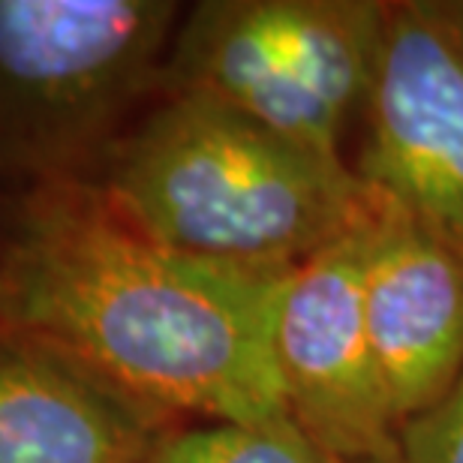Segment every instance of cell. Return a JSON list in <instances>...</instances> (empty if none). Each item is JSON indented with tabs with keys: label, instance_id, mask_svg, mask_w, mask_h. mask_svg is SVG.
Here are the masks:
<instances>
[{
	"label": "cell",
	"instance_id": "11",
	"mask_svg": "<svg viewBox=\"0 0 463 463\" xmlns=\"http://www.w3.org/2000/svg\"><path fill=\"white\" fill-rule=\"evenodd\" d=\"M451 244H455V247L460 250V253H463V238H460V241H451Z\"/></svg>",
	"mask_w": 463,
	"mask_h": 463
},
{
	"label": "cell",
	"instance_id": "8",
	"mask_svg": "<svg viewBox=\"0 0 463 463\" xmlns=\"http://www.w3.org/2000/svg\"><path fill=\"white\" fill-rule=\"evenodd\" d=\"M175 421L61 349L0 328V463H142Z\"/></svg>",
	"mask_w": 463,
	"mask_h": 463
},
{
	"label": "cell",
	"instance_id": "9",
	"mask_svg": "<svg viewBox=\"0 0 463 463\" xmlns=\"http://www.w3.org/2000/svg\"><path fill=\"white\" fill-rule=\"evenodd\" d=\"M142 463H340L292 421H175Z\"/></svg>",
	"mask_w": 463,
	"mask_h": 463
},
{
	"label": "cell",
	"instance_id": "7",
	"mask_svg": "<svg viewBox=\"0 0 463 463\" xmlns=\"http://www.w3.org/2000/svg\"><path fill=\"white\" fill-rule=\"evenodd\" d=\"M361 310L401 424L460 383L463 253L392 202H383L364 232Z\"/></svg>",
	"mask_w": 463,
	"mask_h": 463
},
{
	"label": "cell",
	"instance_id": "4",
	"mask_svg": "<svg viewBox=\"0 0 463 463\" xmlns=\"http://www.w3.org/2000/svg\"><path fill=\"white\" fill-rule=\"evenodd\" d=\"M388 4L202 0L181 15L160 94H199L340 156L379 72Z\"/></svg>",
	"mask_w": 463,
	"mask_h": 463
},
{
	"label": "cell",
	"instance_id": "3",
	"mask_svg": "<svg viewBox=\"0 0 463 463\" xmlns=\"http://www.w3.org/2000/svg\"><path fill=\"white\" fill-rule=\"evenodd\" d=\"M175 0H0V187L88 181L160 94Z\"/></svg>",
	"mask_w": 463,
	"mask_h": 463
},
{
	"label": "cell",
	"instance_id": "10",
	"mask_svg": "<svg viewBox=\"0 0 463 463\" xmlns=\"http://www.w3.org/2000/svg\"><path fill=\"white\" fill-rule=\"evenodd\" d=\"M385 463H463V376L437 406L406 419Z\"/></svg>",
	"mask_w": 463,
	"mask_h": 463
},
{
	"label": "cell",
	"instance_id": "1",
	"mask_svg": "<svg viewBox=\"0 0 463 463\" xmlns=\"http://www.w3.org/2000/svg\"><path fill=\"white\" fill-rule=\"evenodd\" d=\"M292 271L175 253L81 181L0 199V328L178 421H289L274 326Z\"/></svg>",
	"mask_w": 463,
	"mask_h": 463
},
{
	"label": "cell",
	"instance_id": "5",
	"mask_svg": "<svg viewBox=\"0 0 463 463\" xmlns=\"http://www.w3.org/2000/svg\"><path fill=\"white\" fill-rule=\"evenodd\" d=\"M352 169L442 238H463V0L388 4Z\"/></svg>",
	"mask_w": 463,
	"mask_h": 463
},
{
	"label": "cell",
	"instance_id": "6",
	"mask_svg": "<svg viewBox=\"0 0 463 463\" xmlns=\"http://www.w3.org/2000/svg\"><path fill=\"white\" fill-rule=\"evenodd\" d=\"M367 226L319 250L286 277L274 326L286 415L340 463H385L401 428L361 310Z\"/></svg>",
	"mask_w": 463,
	"mask_h": 463
},
{
	"label": "cell",
	"instance_id": "2",
	"mask_svg": "<svg viewBox=\"0 0 463 463\" xmlns=\"http://www.w3.org/2000/svg\"><path fill=\"white\" fill-rule=\"evenodd\" d=\"M81 184L160 247L271 271H292L383 208L346 160L199 94H156Z\"/></svg>",
	"mask_w": 463,
	"mask_h": 463
}]
</instances>
